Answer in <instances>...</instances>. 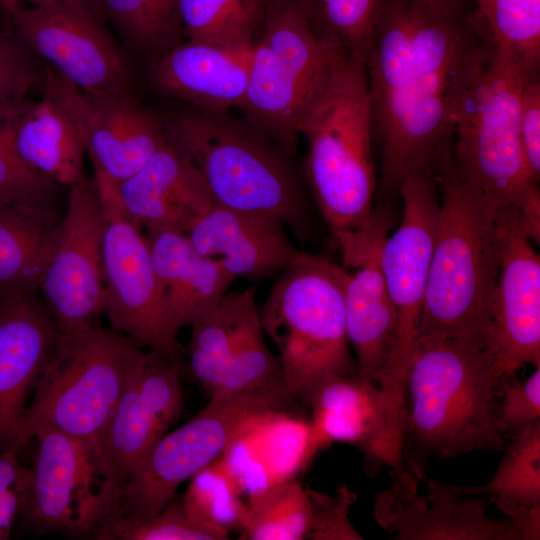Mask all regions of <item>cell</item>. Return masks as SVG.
<instances>
[{
	"instance_id": "obj_16",
	"label": "cell",
	"mask_w": 540,
	"mask_h": 540,
	"mask_svg": "<svg viewBox=\"0 0 540 540\" xmlns=\"http://www.w3.org/2000/svg\"><path fill=\"white\" fill-rule=\"evenodd\" d=\"M499 266L486 353L499 390L526 364L540 367V257L522 213L495 214Z\"/></svg>"
},
{
	"instance_id": "obj_47",
	"label": "cell",
	"mask_w": 540,
	"mask_h": 540,
	"mask_svg": "<svg viewBox=\"0 0 540 540\" xmlns=\"http://www.w3.org/2000/svg\"><path fill=\"white\" fill-rule=\"evenodd\" d=\"M77 0H26L29 5L39 6V5H49L63 2H72Z\"/></svg>"
},
{
	"instance_id": "obj_19",
	"label": "cell",
	"mask_w": 540,
	"mask_h": 540,
	"mask_svg": "<svg viewBox=\"0 0 540 540\" xmlns=\"http://www.w3.org/2000/svg\"><path fill=\"white\" fill-rule=\"evenodd\" d=\"M389 477V487L374 497V517L393 539L531 540L514 520L489 517L483 498L462 495L454 485L429 480L424 496L418 492L419 480L405 467L390 471Z\"/></svg>"
},
{
	"instance_id": "obj_40",
	"label": "cell",
	"mask_w": 540,
	"mask_h": 540,
	"mask_svg": "<svg viewBox=\"0 0 540 540\" xmlns=\"http://www.w3.org/2000/svg\"><path fill=\"white\" fill-rule=\"evenodd\" d=\"M18 100L0 104V206H55L57 184L30 167L12 142L9 116Z\"/></svg>"
},
{
	"instance_id": "obj_10",
	"label": "cell",
	"mask_w": 540,
	"mask_h": 540,
	"mask_svg": "<svg viewBox=\"0 0 540 540\" xmlns=\"http://www.w3.org/2000/svg\"><path fill=\"white\" fill-rule=\"evenodd\" d=\"M294 399L287 387L211 395L198 414L166 432L131 470L121 488L117 515L144 518L158 513L183 482L222 455L249 419L285 410Z\"/></svg>"
},
{
	"instance_id": "obj_25",
	"label": "cell",
	"mask_w": 540,
	"mask_h": 540,
	"mask_svg": "<svg viewBox=\"0 0 540 540\" xmlns=\"http://www.w3.org/2000/svg\"><path fill=\"white\" fill-rule=\"evenodd\" d=\"M250 48L180 42L156 60L152 84L158 92L186 100L200 110L240 108L247 89Z\"/></svg>"
},
{
	"instance_id": "obj_44",
	"label": "cell",
	"mask_w": 540,
	"mask_h": 540,
	"mask_svg": "<svg viewBox=\"0 0 540 540\" xmlns=\"http://www.w3.org/2000/svg\"><path fill=\"white\" fill-rule=\"evenodd\" d=\"M520 138L528 170L535 181L540 176V77L526 79L520 107Z\"/></svg>"
},
{
	"instance_id": "obj_18",
	"label": "cell",
	"mask_w": 540,
	"mask_h": 540,
	"mask_svg": "<svg viewBox=\"0 0 540 540\" xmlns=\"http://www.w3.org/2000/svg\"><path fill=\"white\" fill-rule=\"evenodd\" d=\"M310 423L319 449L346 443L363 456L365 471L404 468L406 397L358 374L326 381L312 396Z\"/></svg>"
},
{
	"instance_id": "obj_20",
	"label": "cell",
	"mask_w": 540,
	"mask_h": 540,
	"mask_svg": "<svg viewBox=\"0 0 540 540\" xmlns=\"http://www.w3.org/2000/svg\"><path fill=\"white\" fill-rule=\"evenodd\" d=\"M390 228V214L378 210L355 229L333 232L341 251V265L348 272L345 322L349 344L356 354L357 374L377 384L395 325L381 267V249Z\"/></svg>"
},
{
	"instance_id": "obj_45",
	"label": "cell",
	"mask_w": 540,
	"mask_h": 540,
	"mask_svg": "<svg viewBox=\"0 0 540 540\" xmlns=\"http://www.w3.org/2000/svg\"><path fill=\"white\" fill-rule=\"evenodd\" d=\"M28 488H15L0 494V540L10 538L21 515Z\"/></svg>"
},
{
	"instance_id": "obj_39",
	"label": "cell",
	"mask_w": 540,
	"mask_h": 540,
	"mask_svg": "<svg viewBox=\"0 0 540 540\" xmlns=\"http://www.w3.org/2000/svg\"><path fill=\"white\" fill-rule=\"evenodd\" d=\"M279 387H287L282 366L278 355L268 348L259 322L230 355L211 395L250 393Z\"/></svg>"
},
{
	"instance_id": "obj_27",
	"label": "cell",
	"mask_w": 540,
	"mask_h": 540,
	"mask_svg": "<svg viewBox=\"0 0 540 540\" xmlns=\"http://www.w3.org/2000/svg\"><path fill=\"white\" fill-rule=\"evenodd\" d=\"M146 230L152 264L170 314L179 329L191 327L220 302L235 278L201 254L186 233L169 228Z\"/></svg>"
},
{
	"instance_id": "obj_1",
	"label": "cell",
	"mask_w": 540,
	"mask_h": 540,
	"mask_svg": "<svg viewBox=\"0 0 540 540\" xmlns=\"http://www.w3.org/2000/svg\"><path fill=\"white\" fill-rule=\"evenodd\" d=\"M488 36L475 0H379L365 68L383 190L451 156L461 83Z\"/></svg>"
},
{
	"instance_id": "obj_31",
	"label": "cell",
	"mask_w": 540,
	"mask_h": 540,
	"mask_svg": "<svg viewBox=\"0 0 540 540\" xmlns=\"http://www.w3.org/2000/svg\"><path fill=\"white\" fill-rule=\"evenodd\" d=\"M260 322L255 289L227 292L191 328L187 347L189 369L211 395L230 355L248 331Z\"/></svg>"
},
{
	"instance_id": "obj_32",
	"label": "cell",
	"mask_w": 540,
	"mask_h": 540,
	"mask_svg": "<svg viewBox=\"0 0 540 540\" xmlns=\"http://www.w3.org/2000/svg\"><path fill=\"white\" fill-rule=\"evenodd\" d=\"M266 0H178L183 36L247 49L260 31Z\"/></svg>"
},
{
	"instance_id": "obj_9",
	"label": "cell",
	"mask_w": 540,
	"mask_h": 540,
	"mask_svg": "<svg viewBox=\"0 0 540 540\" xmlns=\"http://www.w3.org/2000/svg\"><path fill=\"white\" fill-rule=\"evenodd\" d=\"M296 0H266L260 31L250 48L248 81L240 109L246 122L293 158L298 120L329 51Z\"/></svg>"
},
{
	"instance_id": "obj_34",
	"label": "cell",
	"mask_w": 540,
	"mask_h": 540,
	"mask_svg": "<svg viewBox=\"0 0 540 540\" xmlns=\"http://www.w3.org/2000/svg\"><path fill=\"white\" fill-rule=\"evenodd\" d=\"M493 42L526 78L539 76L540 0H475Z\"/></svg>"
},
{
	"instance_id": "obj_8",
	"label": "cell",
	"mask_w": 540,
	"mask_h": 540,
	"mask_svg": "<svg viewBox=\"0 0 540 540\" xmlns=\"http://www.w3.org/2000/svg\"><path fill=\"white\" fill-rule=\"evenodd\" d=\"M145 350L99 325L56 334L32 393L21 444L46 430L99 440Z\"/></svg>"
},
{
	"instance_id": "obj_36",
	"label": "cell",
	"mask_w": 540,
	"mask_h": 540,
	"mask_svg": "<svg viewBox=\"0 0 540 540\" xmlns=\"http://www.w3.org/2000/svg\"><path fill=\"white\" fill-rule=\"evenodd\" d=\"M241 540L306 539L311 506L305 488L290 480L270 486L247 504Z\"/></svg>"
},
{
	"instance_id": "obj_30",
	"label": "cell",
	"mask_w": 540,
	"mask_h": 540,
	"mask_svg": "<svg viewBox=\"0 0 540 540\" xmlns=\"http://www.w3.org/2000/svg\"><path fill=\"white\" fill-rule=\"evenodd\" d=\"M490 481L481 486H455L493 504L522 526L531 540L540 539V420L511 436Z\"/></svg>"
},
{
	"instance_id": "obj_37",
	"label": "cell",
	"mask_w": 540,
	"mask_h": 540,
	"mask_svg": "<svg viewBox=\"0 0 540 540\" xmlns=\"http://www.w3.org/2000/svg\"><path fill=\"white\" fill-rule=\"evenodd\" d=\"M238 485L220 458L207 465L191 479L182 497L187 512L196 520L229 531H241L247 504Z\"/></svg>"
},
{
	"instance_id": "obj_22",
	"label": "cell",
	"mask_w": 540,
	"mask_h": 540,
	"mask_svg": "<svg viewBox=\"0 0 540 540\" xmlns=\"http://www.w3.org/2000/svg\"><path fill=\"white\" fill-rule=\"evenodd\" d=\"M56 334L50 312L35 294L0 297V452L22 447L28 399Z\"/></svg>"
},
{
	"instance_id": "obj_24",
	"label": "cell",
	"mask_w": 540,
	"mask_h": 540,
	"mask_svg": "<svg viewBox=\"0 0 540 540\" xmlns=\"http://www.w3.org/2000/svg\"><path fill=\"white\" fill-rule=\"evenodd\" d=\"M319 450L310 420L272 410L249 419L219 458L250 500L294 480Z\"/></svg>"
},
{
	"instance_id": "obj_21",
	"label": "cell",
	"mask_w": 540,
	"mask_h": 540,
	"mask_svg": "<svg viewBox=\"0 0 540 540\" xmlns=\"http://www.w3.org/2000/svg\"><path fill=\"white\" fill-rule=\"evenodd\" d=\"M181 367L155 351L145 350L99 437L121 488L135 465L181 415Z\"/></svg>"
},
{
	"instance_id": "obj_3",
	"label": "cell",
	"mask_w": 540,
	"mask_h": 540,
	"mask_svg": "<svg viewBox=\"0 0 540 540\" xmlns=\"http://www.w3.org/2000/svg\"><path fill=\"white\" fill-rule=\"evenodd\" d=\"M498 393L485 350L448 338L418 339L406 380L405 468L420 481L430 459L503 450L507 441L494 418Z\"/></svg>"
},
{
	"instance_id": "obj_42",
	"label": "cell",
	"mask_w": 540,
	"mask_h": 540,
	"mask_svg": "<svg viewBox=\"0 0 540 540\" xmlns=\"http://www.w3.org/2000/svg\"><path fill=\"white\" fill-rule=\"evenodd\" d=\"M311 514L306 539L310 540H362V535L349 519L357 495L346 484L334 494H325L307 488Z\"/></svg>"
},
{
	"instance_id": "obj_35",
	"label": "cell",
	"mask_w": 540,
	"mask_h": 540,
	"mask_svg": "<svg viewBox=\"0 0 540 540\" xmlns=\"http://www.w3.org/2000/svg\"><path fill=\"white\" fill-rule=\"evenodd\" d=\"M318 39L366 64L379 0H296Z\"/></svg>"
},
{
	"instance_id": "obj_43",
	"label": "cell",
	"mask_w": 540,
	"mask_h": 540,
	"mask_svg": "<svg viewBox=\"0 0 540 540\" xmlns=\"http://www.w3.org/2000/svg\"><path fill=\"white\" fill-rule=\"evenodd\" d=\"M494 418L502 434L513 436L540 420V367L524 381L514 377L499 390Z\"/></svg>"
},
{
	"instance_id": "obj_15",
	"label": "cell",
	"mask_w": 540,
	"mask_h": 540,
	"mask_svg": "<svg viewBox=\"0 0 540 540\" xmlns=\"http://www.w3.org/2000/svg\"><path fill=\"white\" fill-rule=\"evenodd\" d=\"M103 234L97 187L84 171L69 186L57 243L38 290L59 335L98 325L103 314Z\"/></svg>"
},
{
	"instance_id": "obj_4",
	"label": "cell",
	"mask_w": 540,
	"mask_h": 540,
	"mask_svg": "<svg viewBox=\"0 0 540 540\" xmlns=\"http://www.w3.org/2000/svg\"><path fill=\"white\" fill-rule=\"evenodd\" d=\"M306 176L332 232L351 230L371 215L377 183L365 64L330 48L301 111Z\"/></svg>"
},
{
	"instance_id": "obj_5",
	"label": "cell",
	"mask_w": 540,
	"mask_h": 540,
	"mask_svg": "<svg viewBox=\"0 0 540 540\" xmlns=\"http://www.w3.org/2000/svg\"><path fill=\"white\" fill-rule=\"evenodd\" d=\"M435 177L440 207L418 339L448 338L486 351L499 266L495 214L457 178L450 158Z\"/></svg>"
},
{
	"instance_id": "obj_13",
	"label": "cell",
	"mask_w": 540,
	"mask_h": 540,
	"mask_svg": "<svg viewBox=\"0 0 540 540\" xmlns=\"http://www.w3.org/2000/svg\"><path fill=\"white\" fill-rule=\"evenodd\" d=\"M399 194L403 200L402 220L396 231L387 236L381 249V267L395 325L392 346L378 385L406 396V380L418 340L440 200L433 174L408 178Z\"/></svg>"
},
{
	"instance_id": "obj_11",
	"label": "cell",
	"mask_w": 540,
	"mask_h": 540,
	"mask_svg": "<svg viewBox=\"0 0 540 540\" xmlns=\"http://www.w3.org/2000/svg\"><path fill=\"white\" fill-rule=\"evenodd\" d=\"M33 438L38 449L19 520L35 532L94 537L118 514L121 495L99 440L51 430Z\"/></svg>"
},
{
	"instance_id": "obj_28",
	"label": "cell",
	"mask_w": 540,
	"mask_h": 540,
	"mask_svg": "<svg viewBox=\"0 0 540 540\" xmlns=\"http://www.w3.org/2000/svg\"><path fill=\"white\" fill-rule=\"evenodd\" d=\"M9 131L20 157L57 185L70 186L84 172V146L63 108L43 93L38 101H16Z\"/></svg>"
},
{
	"instance_id": "obj_41",
	"label": "cell",
	"mask_w": 540,
	"mask_h": 540,
	"mask_svg": "<svg viewBox=\"0 0 540 540\" xmlns=\"http://www.w3.org/2000/svg\"><path fill=\"white\" fill-rule=\"evenodd\" d=\"M12 29L0 32V104L42 87L45 68Z\"/></svg>"
},
{
	"instance_id": "obj_12",
	"label": "cell",
	"mask_w": 540,
	"mask_h": 540,
	"mask_svg": "<svg viewBox=\"0 0 540 540\" xmlns=\"http://www.w3.org/2000/svg\"><path fill=\"white\" fill-rule=\"evenodd\" d=\"M103 219L104 309L116 332L183 364L175 324L157 279L146 235L125 210L118 184L94 173Z\"/></svg>"
},
{
	"instance_id": "obj_23",
	"label": "cell",
	"mask_w": 540,
	"mask_h": 540,
	"mask_svg": "<svg viewBox=\"0 0 540 540\" xmlns=\"http://www.w3.org/2000/svg\"><path fill=\"white\" fill-rule=\"evenodd\" d=\"M186 234L201 254L216 261L235 279L261 281L273 277L301 254L288 239L279 218L215 203Z\"/></svg>"
},
{
	"instance_id": "obj_17",
	"label": "cell",
	"mask_w": 540,
	"mask_h": 540,
	"mask_svg": "<svg viewBox=\"0 0 540 540\" xmlns=\"http://www.w3.org/2000/svg\"><path fill=\"white\" fill-rule=\"evenodd\" d=\"M41 88L72 120L94 173L117 184L134 175L167 143L163 121L132 91L85 92L47 64Z\"/></svg>"
},
{
	"instance_id": "obj_29",
	"label": "cell",
	"mask_w": 540,
	"mask_h": 540,
	"mask_svg": "<svg viewBox=\"0 0 540 540\" xmlns=\"http://www.w3.org/2000/svg\"><path fill=\"white\" fill-rule=\"evenodd\" d=\"M62 218L56 206H0V297L38 292Z\"/></svg>"
},
{
	"instance_id": "obj_2",
	"label": "cell",
	"mask_w": 540,
	"mask_h": 540,
	"mask_svg": "<svg viewBox=\"0 0 540 540\" xmlns=\"http://www.w3.org/2000/svg\"><path fill=\"white\" fill-rule=\"evenodd\" d=\"M526 78L489 35L462 80L454 115L450 167L494 214L519 210L540 233V194L520 138Z\"/></svg>"
},
{
	"instance_id": "obj_6",
	"label": "cell",
	"mask_w": 540,
	"mask_h": 540,
	"mask_svg": "<svg viewBox=\"0 0 540 540\" xmlns=\"http://www.w3.org/2000/svg\"><path fill=\"white\" fill-rule=\"evenodd\" d=\"M166 142L201 173L215 204L279 218L309 234L307 200L289 156L249 123L197 109L163 121Z\"/></svg>"
},
{
	"instance_id": "obj_14",
	"label": "cell",
	"mask_w": 540,
	"mask_h": 540,
	"mask_svg": "<svg viewBox=\"0 0 540 540\" xmlns=\"http://www.w3.org/2000/svg\"><path fill=\"white\" fill-rule=\"evenodd\" d=\"M9 19L38 58L82 91H132L126 55L90 0L22 5Z\"/></svg>"
},
{
	"instance_id": "obj_38",
	"label": "cell",
	"mask_w": 540,
	"mask_h": 540,
	"mask_svg": "<svg viewBox=\"0 0 540 540\" xmlns=\"http://www.w3.org/2000/svg\"><path fill=\"white\" fill-rule=\"evenodd\" d=\"M98 540H226L229 533L193 518L182 498L172 500L158 513L144 518L115 515L102 525Z\"/></svg>"
},
{
	"instance_id": "obj_33",
	"label": "cell",
	"mask_w": 540,
	"mask_h": 540,
	"mask_svg": "<svg viewBox=\"0 0 540 540\" xmlns=\"http://www.w3.org/2000/svg\"><path fill=\"white\" fill-rule=\"evenodd\" d=\"M121 39L140 53H163L183 35L178 0H90Z\"/></svg>"
},
{
	"instance_id": "obj_26",
	"label": "cell",
	"mask_w": 540,
	"mask_h": 540,
	"mask_svg": "<svg viewBox=\"0 0 540 540\" xmlns=\"http://www.w3.org/2000/svg\"><path fill=\"white\" fill-rule=\"evenodd\" d=\"M123 206L141 227L186 233L214 204L198 169L166 143L118 184Z\"/></svg>"
},
{
	"instance_id": "obj_46",
	"label": "cell",
	"mask_w": 540,
	"mask_h": 540,
	"mask_svg": "<svg viewBox=\"0 0 540 540\" xmlns=\"http://www.w3.org/2000/svg\"><path fill=\"white\" fill-rule=\"evenodd\" d=\"M26 0H0V8L8 15V17L19 7L24 5Z\"/></svg>"
},
{
	"instance_id": "obj_7",
	"label": "cell",
	"mask_w": 540,
	"mask_h": 540,
	"mask_svg": "<svg viewBox=\"0 0 540 540\" xmlns=\"http://www.w3.org/2000/svg\"><path fill=\"white\" fill-rule=\"evenodd\" d=\"M347 281L341 264L301 252L279 273L258 307L262 330L277 348L287 388L307 404L326 381L358 373L346 332Z\"/></svg>"
}]
</instances>
